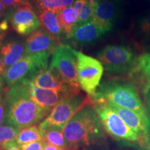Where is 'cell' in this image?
Wrapping results in <instances>:
<instances>
[{"instance_id":"4dcf8cb0","label":"cell","mask_w":150,"mask_h":150,"mask_svg":"<svg viewBox=\"0 0 150 150\" xmlns=\"http://www.w3.org/2000/svg\"><path fill=\"white\" fill-rule=\"evenodd\" d=\"M140 49L143 53L150 52V35L142 39L140 43Z\"/></svg>"},{"instance_id":"52a82bcc","label":"cell","mask_w":150,"mask_h":150,"mask_svg":"<svg viewBox=\"0 0 150 150\" xmlns=\"http://www.w3.org/2000/svg\"><path fill=\"white\" fill-rule=\"evenodd\" d=\"M74 52L77 59L78 83L81 88L91 98L95 95L100 85L104 66L98 59L75 50Z\"/></svg>"},{"instance_id":"cb8c5ba5","label":"cell","mask_w":150,"mask_h":150,"mask_svg":"<svg viewBox=\"0 0 150 150\" xmlns=\"http://www.w3.org/2000/svg\"><path fill=\"white\" fill-rule=\"evenodd\" d=\"M41 140L42 138L39 128L33 125L20 129L16 141L18 145H22L33 142L41 141Z\"/></svg>"},{"instance_id":"f35d334b","label":"cell","mask_w":150,"mask_h":150,"mask_svg":"<svg viewBox=\"0 0 150 150\" xmlns=\"http://www.w3.org/2000/svg\"><path fill=\"white\" fill-rule=\"evenodd\" d=\"M88 1H89L90 4H91V5H93L94 3H95L97 1H98V0H88Z\"/></svg>"},{"instance_id":"8992f818","label":"cell","mask_w":150,"mask_h":150,"mask_svg":"<svg viewBox=\"0 0 150 150\" xmlns=\"http://www.w3.org/2000/svg\"><path fill=\"white\" fill-rule=\"evenodd\" d=\"M93 107L99 116L104 130L116 140L136 142L143 146L142 137L125 124L122 118L104 102H93Z\"/></svg>"},{"instance_id":"d6a6232c","label":"cell","mask_w":150,"mask_h":150,"mask_svg":"<svg viewBox=\"0 0 150 150\" xmlns=\"http://www.w3.org/2000/svg\"><path fill=\"white\" fill-rule=\"evenodd\" d=\"M5 150H21V149H20V146L17 144L16 141H14L9 144Z\"/></svg>"},{"instance_id":"9a60e30c","label":"cell","mask_w":150,"mask_h":150,"mask_svg":"<svg viewBox=\"0 0 150 150\" xmlns=\"http://www.w3.org/2000/svg\"><path fill=\"white\" fill-rule=\"evenodd\" d=\"M25 54L24 42L21 39L11 38L0 47V75L20 61Z\"/></svg>"},{"instance_id":"9c48e42d","label":"cell","mask_w":150,"mask_h":150,"mask_svg":"<svg viewBox=\"0 0 150 150\" xmlns=\"http://www.w3.org/2000/svg\"><path fill=\"white\" fill-rule=\"evenodd\" d=\"M89 103L92 104L91 98H86L80 93L65 97L54 106L45 121L65 127L75 114Z\"/></svg>"},{"instance_id":"74e56055","label":"cell","mask_w":150,"mask_h":150,"mask_svg":"<svg viewBox=\"0 0 150 150\" xmlns=\"http://www.w3.org/2000/svg\"><path fill=\"white\" fill-rule=\"evenodd\" d=\"M147 95H148V104H149V107L150 110V91L149 92V93H148Z\"/></svg>"},{"instance_id":"ab89813d","label":"cell","mask_w":150,"mask_h":150,"mask_svg":"<svg viewBox=\"0 0 150 150\" xmlns=\"http://www.w3.org/2000/svg\"><path fill=\"white\" fill-rule=\"evenodd\" d=\"M2 81H1V75H0V93H1V88H2Z\"/></svg>"},{"instance_id":"60d3db41","label":"cell","mask_w":150,"mask_h":150,"mask_svg":"<svg viewBox=\"0 0 150 150\" xmlns=\"http://www.w3.org/2000/svg\"><path fill=\"white\" fill-rule=\"evenodd\" d=\"M85 150H87V149H85ZM89 150H91V149H89Z\"/></svg>"},{"instance_id":"30bf717a","label":"cell","mask_w":150,"mask_h":150,"mask_svg":"<svg viewBox=\"0 0 150 150\" xmlns=\"http://www.w3.org/2000/svg\"><path fill=\"white\" fill-rule=\"evenodd\" d=\"M16 33L21 35H30L40 29L41 23L30 4H22L6 14Z\"/></svg>"},{"instance_id":"2e32d148","label":"cell","mask_w":150,"mask_h":150,"mask_svg":"<svg viewBox=\"0 0 150 150\" xmlns=\"http://www.w3.org/2000/svg\"><path fill=\"white\" fill-rule=\"evenodd\" d=\"M106 33L102 27L95 22L76 24L69 40L79 46H86L96 42Z\"/></svg>"},{"instance_id":"f546056e","label":"cell","mask_w":150,"mask_h":150,"mask_svg":"<svg viewBox=\"0 0 150 150\" xmlns=\"http://www.w3.org/2000/svg\"><path fill=\"white\" fill-rule=\"evenodd\" d=\"M88 0H75L72 4V7L74 8L75 12L76 13L77 16L80 13L81 11L83 8V6L87 2Z\"/></svg>"},{"instance_id":"83f0119b","label":"cell","mask_w":150,"mask_h":150,"mask_svg":"<svg viewBox=\"0 0 150 150\" xmlns=\"http://www.w3.org/2000/svg\"><path fill=\"white\" fill-rule=\"evenodd\" d=\"M6 112V97H3L2 94L0 93V125H2V123L5 121Z\"/></svg>"},{"instance_id":"d4e9b609","label":"cell","mask_w":150,"mask_h":150,"mask_svg":"<svg viewBox=\"0 0 150 150\" xmlns=\"http://www.w3.org/2000/svg\"><path fill=\"white\" fill-rule=\"evenodd\" d=\"M137 32L143 38L150 35V12L138 20Z\"/></svg>"},{"instance_id":"6da1fadb","label":"cell","mask_w":150,"mask_h":150,"mask_svg":"<svg viewBox=\"0 0 150 150\" xmlns=\"http://www.w3.org/2000/svg\"><path fill=\"white\" fill-rule=\"evenodd\" d=\"M31 80L26 79L17 82L6 93L7 112L5 120L20 130L39 123L52 111L40 107L31 99L29 84Z\"/></svg>"},{"instance_id":"e0dca14e","label":"cell","mask_w":150,"mask_h":150,"mask_svg":"<svg viewBox=\"0 0 150 150\" xmlns=\"http://www.w3.org/2000/svg\"><path fill=\"white\" fill-rule=\"evenodd\" d=\"M127 77L135 83H138L145 95L150 91V52H145L137 57L134 67Z\"/></svg>"},{"instance_id":"7c38bea8","label":"cell","mask_w":150,"mask_h":150,"mask_svg":"<svg viewBox=\"0 0 150 150\" xmlns=\"http://www.w3.org/2000/svg\"><path fill=\"white\" fill-rule=\"evenodd\" d=\"M122 118L129 127L142 137L144 144L149 135L150 120L147 114H142L127 108L120 107L110 103L104 102Z\"/></svg>"},{"instance_id":"7402d4cb","label":"cell","mask_w":150,"mask_h":150,"mask_svg":"<svg viewBox=\"0 0 150 150\" xmlns=\"http://www.w3.org/2000/svg\"><path fill=\"white\" fill-rule=\"evenodd\" d=\"M38 18L45 29L51 33L54 37L60 40L62 36V31L57 18V13L48 11L39 12Z\"/></svg>"},{"instance_id":"ba28073f","label":"cell","mask_w":150,"mask_h":150,"mask_svg":"<svg viewBox=\"0 0 150 150\" xmlns=\"http://www.w3.org/2000/svg\"><path fill=\"white\" fill-rule=\"evenodd\" d=\"M49 68L57 73L67 85L80 91L77 80V59L74 49L70 45L61 44L57 47L52 55Z\"/></svg>"},{"instance_id":"4fadbf2b","label":"cell","mask_w":150,"mask_h":150,"mask_svg":"<svg viewBox=\"0 0 150 150\" xmlns=\"http://www.w3.org/2000/svg\"><path fill=\"white\" fill-rule=\"evenodd\" d=\"M31 81L37 87L59 92L66 97L76 95L80 91L65 83L57 73L49 67L38 72Z\"/></svg>"},{"instance_id":"7a4b0ae2","label":"cell","mask_w":150,"mask_h":150,"mask_svg":"<svg viewBox=\"0 0 150 150\" xmlns=\"http://www.w3.org/2000/svg\"><path fill=\"white\" fill-rule=\"evenodd\" d=\"M63 135L67 150H77L96 143L106 137L99 116L93 106L86 105L65 125Z\"/></svg>"},{"instance_id":"5b68a950","label":"cell","mask_w":150,"mask_h":150,"mask_svg":"<svg viewBox=\"0 0 150 150\" xmlns=\"http://www.w3.org/2000/svg\"><path fill=\"white\" fill-rule=\"evenodd\" d=\"M60 45V40L46 29H39L26 39L24 55L31 56L40 70H46L50 56Z\"/></svg>"},{"instance_id":"e575fe53","label":"cell","mask_w":150,"mask_h":150,"mask_svg":"<svg viewBox=\"0 0 150 150\" xmlns=\"http://www.w3.org/2000/svg\"><path fill=\"white\" fill-rule=\"evenodd\" d=\"M143 147L145 150H150V134L149 135V136L147 137L145 144H144Z\"/></svg>"},{"instance_id":"1f68e13d","label":"cell","mask_w":150,"mask_h":150,"mask_svg":"<svg viewBox=\"0 0 150 150\" xmlns=\"http://www.w3.org/2000/svg\"><path fill=\"white\" fill-rule=\"evenodd\" d=\"M43 142V149L42 150H67L65 148L59 147V146H56L51 144L47 143V142Z\"/></svg>"},{"instance_id":"ffe728a7","label":"cell","mask_w":150,"mask_h":150,"mask_svg":"<svg viewBox=\"0 0 150 150\" xmlns=\"http://www.w3.org/2000/svg\"><path fill=\"white\" fill-rule=\"evenodd\" d=\"M35 13L48 11L59 13L67 7L71 6L74 0H29Z\"/></svg>"},{"instance_id":"f1b7e54d","label":"cell","mask_w":150,"mask_h":150,"mask_svg":"<svg viewBox=\"0 0 150 150\" xmlns=\"http://www.w3.org/2000/svg\"><path fill=\"white\" fill-rule=\"evenodd\" d=\"M21 150H42L43 142L42 141H37L25 144V145H19Z\"/></svg>"},{"instance_id":"5bb4252c","label":"cell","mask_w":150,"mask_h":150,"mask_svg":"<svg viewBox=\"0 0 150 150\" xmlns=\"http://www.w3.org/2000/svg\"><path fill=\"white\" fill-rule=\"evenodd\" d=\"M91 6L93 21L106 33L111 31L120 16V5L98 0Z\"/></svg>"},{"instance_id":"8fae6325","label":"cell","mask_w":150,"mask_h":150,"mask_svg":"<svg viewBox=\"0 0 150 150\" xmlns=\"http://www.w3.org/2000/svg\"><path fill=\"white\" fill-rule=\"evenodd\" d=\"M40 70L31 56L24 55L20 61L9 67L1 75L2 85L8 89L21 80L26 79H32L35 74Z\"/></svg>"},{"instance_id":"44dd1931","label":"cell","mask_w":150,"mask_h":150,"mask_svg":"<svg viewBox=\"0 0 150 150\" xmlns=\"http://www.w3.org/2000/svg\"><path fill=\"white\" fill-rule=\"evenodd\" d=\"M57 18L62 34L65 35L67 39H69L73 29L76 25L78 20V16L74 11L72 6L67 7L64 10L57 13Z\"/></svg>"},{"instance_id":"8d00e7d4","label":"cell","mask_w":150,"mask_h":150,"mask_svg":"<svg viewBox=\"0 0 150 150\" xmlns=\"http://www.w3.org/2000/svg\"><path fill=\"white\" fill-rule=\"evenodd\" d=\"M5 32H3V31H0V47H1V45H2V40H3V38H4V36L5 35Z\"/></svg>"},{"instance_id":"3957f363","label":"cell","mask_w":150,"mask_h":150,"mask_svg":"<svg viewBox=\"0 0 150 150\" xmlns=\"http://www.w3.org/2000/svg\"><path fill=\"white\" fill-rule=\"evenodd\" d=\"M93 102H108L142 114H147L138 93L136 84L131 80L104 81L91 98Z\"/></svg>"},{"instance_id":"603a6c76","label":"cell","mask_w":150,"mask_h":150,"mask_svg":"<svg viewBox=\"0 0 150 150\" xmlns=\"http://www.w3.org/2000/svg\"><path fill=\"white\" fill-rule=\"evenodd\" d=\"M20 129L4 121L0 125V150H5L9 144L16 141Z\"/></svg>"},{"instance_id":"4316f807","label":"cell","mask_w":150,"mask_h":150,"mask_svg":"<svg viewBox=\"0 0 150 150\" xmlns=\"http://www.w3.org/2000/svg\"><path fill=\"white\" fill-rule=\"evenodd\" d=\"M1 1L4 6L6 14L9 11L13 10L16 7H18L19 5L22 4H30L29 0H1Z\"/></svg>"},{"instance_id":"ac0fdd59","label":"cell","mask_w":150,"mask_h":150,"mask_svg":"<svg viewBox=\"0 0 150 150\" xmlns=\"http://www.w3.org/2000/svg\"><path fill=\"white\" fill-rule=\"evenodd\" d=\"M29 95L35 104L50 110L53 109L62 99L66 97L59 92L37 87L33 85L32 81L29 84Z\"/></svg>"},{"instance_id":"277c9868","label":"cell","mask_w":150,"mask_h":150,"mask_svg":"<svg viewBox=\"0 0 150 150\" xmlns=\"http://www.w3.org/2000/svg\"><path fill=\"white\" fill-rule=\"evenodd\" d=\"M106 72L114 74H128L138 56L134 50L123 45H109L104 47L97 54Z\"/></svg>"},{"instance_id":"d590c367","label":"cell","mask_w":150,"mask_h":150,"mask_svg":"<svg viewBox=\"0 0 150 150\" xmlns=\"http://www.w3.org/2000/svg\"><path fill=\"white\" fill-rule=\"evenodd\" d=\"M101 1H106V2H110V3H113V4H120L122 2V0H101Z\"/></svg>"},{"instance_id":"836d02e7","label":"cell","mask_w":150,"mask_h":150,"mask_svg":"<svg viewBox=\"0 0 150 150\" xmlns=\"http://www.w3.org/2000/svg\"><path fill=\"white\" fill-rule=\"evenodd\" d=\"M5 16H6V11L2 1L0 0V20L1 18H3Z\"/></svg>"},{"instance_id":"484cf974","label":"cell","mask_w":150,"mask_h":150,"mask_svg":"<svg viewBox=\"0 0 150 150\" xmlns=\"http://www.w3.org/2000/svg\"><path fill=\"white\" fill-rule=\"evenodd\" d=\"M93 20V13L92 6L88 1L84 4L83 8L81 11L79 15L78 16L77 23L76 24H81L86 22H91Z\"/></svg>"},{"instance_id":"d6986e66","label":"cell","mask_w":150,"mask_h":150,"mask_svg":"<svg viewBox=\"0 0 150 150\" xmlns=\"http://www.w3.org/2000/svg\"><path fill=\"white\" fill-rule=\"evenodd\" d=\"M64 126L53 125L43 121L39 125L41 141L67 149V144L63 135Z\"/></svg>"}]
</instances>
